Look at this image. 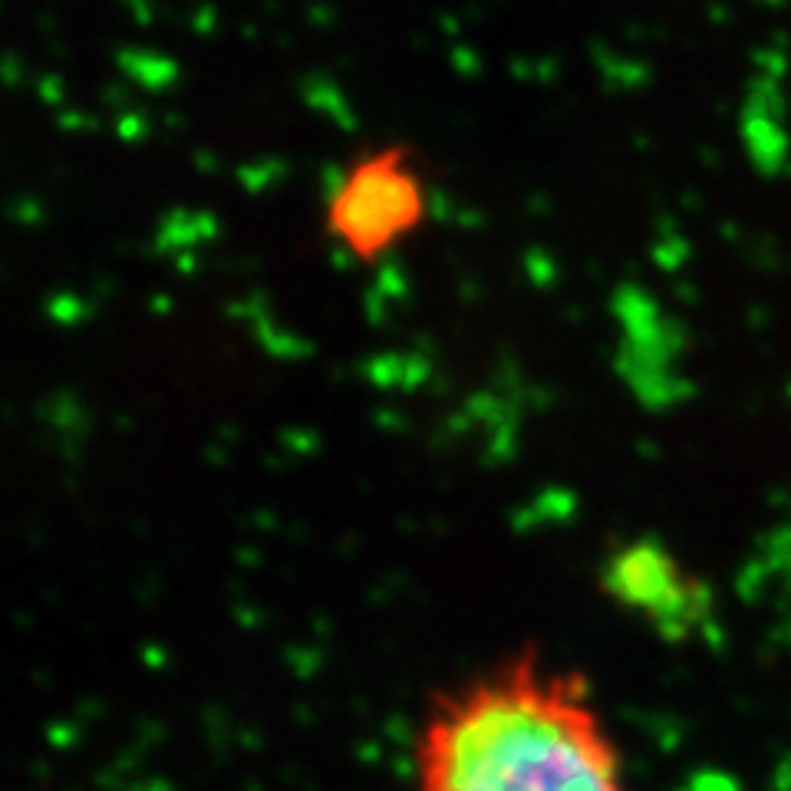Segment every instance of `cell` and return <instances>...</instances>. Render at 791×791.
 Segmentation results:
<instances>
[{"label":"cell","mask_w":791,"mask_h":791,"mask_svg":"<svg viewBox=\"0 0 791 791\" xmlns=\"http://www.w3.org/2000/svg\"><path fill=\"white\" fill-rule=\"evenodd\" d=\"M409 791H633L591 687L537 653L432 700Z\"/></svg>","instance_id":"obj_1"},{"label":"cell","mask_w":791,"mask_h":791,"mask_svg":"<svg viewBox=\"0 0 791 791\" xmlns=\"http://www.w3.org/2000/svg\"><path fill=\"white\" fill-rule=\"evenodd\" d=\"M604 588L617 604L676 640L700 633L713 614L706 584L656 541H636L617 551L604 568Z\"/></svg>","instance_id":"obj_2"}]
</instances>
